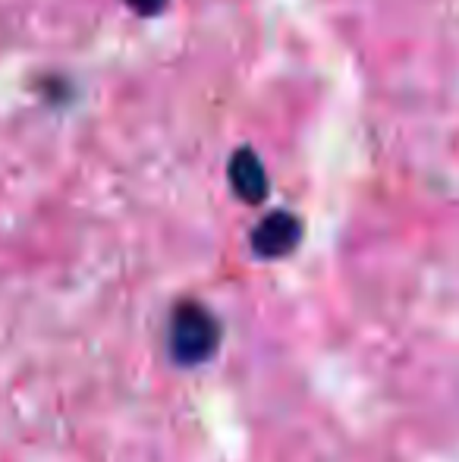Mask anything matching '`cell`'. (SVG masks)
<instances>
[{
    "mask_svg": "<svg viewBox=\"0 0 459 462\" xmlns=\"http://www.w3.org/2000/svg\"><path fill=\"white\" fill-rule=\"evenodd\" d=\"M167 343H170V356L177 362L198 365V362L215 356L217 343H221V324L215 321V315L208 309H202L196 302H183L173 311Z\"/></svg>",
    "mask_w": 459,
    "mask_h": 462,
    "instance_id": "obj_1",
    "label": "cell"
}]
</instances>
